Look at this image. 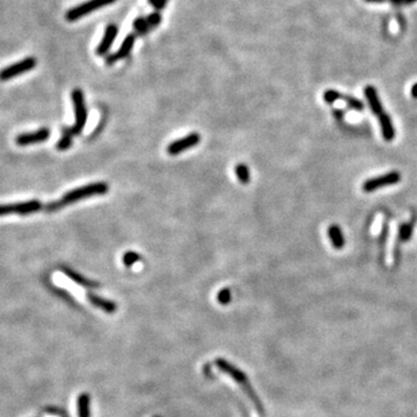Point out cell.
I'll use <instances>...</instances> for the list:
<instances>
[{
    "instance_id": "obj_22",
    "label": "cell",
    "mask_w": 417,
    "mask_h": 417,
    "mask_svg": "<svg viewBox=\"0 0 417 417\" xmlns=\"http://www.w3.org/2000/svg\"><path fill=\"white\" fill-rule=\"evenodd\" d=\"M341 96L342 94L335 90H327L324 93V100L327 102L328 104H332L338 100H341Z\"/></svg>"
},
{
    "instance_id": "obj_8",
    "label": "cell",
    "mask_w": 417,
    "mask_h": 417,
    "mask_svg": "<svg viewBox=\"0 0 417 417\" xmlns=\"http://www.w3.org/2000/svg\"><path fill=\"white\" fill-rule=\"evenodd\" d=\"M50 137V130L48 128H42L34 132L28 134H21L16 137V144L20 146H27L32 144H38V142H43L48 140Z\"/></svg>"
},
{
    "instance_id": "obj_13",
    "label": "cell",
    "mask_w": 417,
    "mask_h": 417,
    "mask_svg": "<svg viewBox=\"0 0 417 417\" xmlns=\"http://www.w3.org/2000/svg\"><path fill=\"white\" fill-rule=\"evenodd\" d=\"M379 124L382 126V137L386 142H392L395 137V129L392 123V118L386 112L382 116L379 117Z\"/></svg>"
},
{
    "instance_id": "obj_6",
    "label": "cell",
    "mask_w": 417,
    "mask_h": 417,
    "mask_svg": "<svg viewBox=\"0 0 417 417\" xmlns=\"http://www.w3.org/2000/svg\"><path fill=\"white\" fill-rule=\"evenodd\" d=\"M401 181V174L398 172H390V173L384 174L382 176H376L373 178H368L364 182L363 190L365 192H372L374 190L385 188V186L396 184Z\"/></svg>"
},
{
    "instance_id": "obj_10",
    "label": "cell",
    "mask_w": 417,
    "mask_h": 417,
    "mask_svg": "<svg viewBox=\"0 0 417 417\" xmlns=\"http://www.w3.org/2000/svg\"><path fill=\"white\" fill-rule=\"evenodd\" d=\"M134 41H136V36H134V34L128 35L126 38H124V41L122 42V46H120L118 50H117V52L107 58V64L112 65V63H115V62L126 58L128 54L131 52V50H132Z\"/></svg>"
},
{
    "instance_id": "obj_33",
    "label": "cell",
    "mask_w": 417,
    "mask_h": 417,
    "mask_svg": "<svg viewBox=\"0 0 417 417\" xmlns=\"http://www.w3.org/2000/svg\"><path fill=\"white\" fill-rule=\"evenodd\" d=\"M417 0H408V2H415Z\"/></svg>"
},
{
    "instance_id": "obj_24",
    "label": "cell",
    "mask_w": 417,
    "mask_h": 417,
    "mask_svg": "<svg viewBox=\"0 0 417 417\" xmlns=\"http://www.w3.org/2000/svg\"><path fill=\"white\" fill-rule=\"evenodd\" d=\"M140 258H142V256L137 253H134V252H128V253H126L123 256V262L126 266H134L136 262H138Z\"/></svg>"
},
{
    "instance_id": "obj_20",
    "label": "cell",
    "mask_w": 417,
    "mask_h": 417,
    "mask_svg": "<svg viewBox=\"0 0 417 417\" xmlns=\"http://www.w3.org/2000/svg\"><path fill=\"white\" fill-rule=\"evenodd\" d=\"M341 100H343L346 104L348 107L350 109H354L356 112H362L364 109V104L360 100H358L357 98L351 96V95H346L342 94Z\"/></svg>"
},
{
    "instance_id": "obj_21",
    "label": "cell",
    "mask_w": 417,
    "mask_h": 417,
    "mask_svg": "<svg viewBox=\"0 0 417 417\" xmlns=\"http://www.w3.org/2000/svg\"><path fill=\"white\" fill-rule=\"evenodd\" d=\"M236 174L241 184H248L250 181V173L248 167L244 164H238L236 167Z\"/></svg>"
},
{
    "instance_id": "obj_11",
    "label": "cell",
    "mask_w": 417,
    "mask_h": 417,
    "mask_svg": "<svg viewBox=\"0 0 417 417\" xmlns=\"http://www.w3.org/2000/svg\"><path fill=\"white\" fill-rule=\"evenodd\" d=\"M364 94L368 102V104H370V108L373 112V114L378 117V118L380 116H382L384 114H385L382 104V102H380V98L378 96V92H376V90L374 88V87L371 85L366 86L364 90Z\"/></svg>"
},
{
    "instance_id": "obj_14",
    "label": "cell",
    "mask_w": 417,
    "mask_h": 417,
    "mask_svg": "<svg viewBox=\"0 0 417 417\" xmlns=\"http://www.w3.org/2000/svg\"><path fill=\"white\" fill-rule=\"evenodd\" d=\"M87 298H88V300L90 302V304H93L95 307L104 310V312H107V313H114L115 310H117V306H116V304L114 302L107 300V299L98 297V296H96V294H87Z\"/></svg>"
},
{
    "instance_id": "obj_4",
    "label": "cell",
    "mask_w": 417,
    "mask_h": 417,
    "mask_svg": "<svg viewBox=\"0 0 417 417\" xmlns=\"http://www.w3.org/2000/svg\"><path fill=\"white\" fill-rule=\"evenodd\" d=\"M116 0H88V2L80 4V5L73 7L66 13V19L68 21H76L80 18L88 16V14L95 12V10L101 8V7L108 6L110 4H114Z\"/></svg>"
},
{
    "instance_id": "obj_17",
    "label": "cell",
    "mask_w": 417,
    "mask_h": 417,
    "mask_svg": "<svg viewBox=\"0 0 417 417\" xmlns=\"http://www.w3.org/2000/svg\"><path fill=\"white\" fill-rule=\"evenodd\" d=\"M90 395L84 393L78 398V415L79 417H90Z\"/></svg>"
},
{
    "instance_id": "obj_28",
    "label": "cell",
    "mask_w": 417,
    "mask_h": 417,
    "mask_svg": "<svg viewBox=\"0 0 417 417\" xmlns=\"http://www.w3.org/2000/svg\"><path fill=\"white\" fill-rule=\"evenodd\" d=\"M390 4H393L394 6H402L404 4H408V0H390Z\"/></svg>"
},
{
    "instance_id": "obj_9",
    "label": "cell",
    "mask_w": 417,
    "mask_h": 417,
    "mask_svg": "<svg viewBox=\"0 0 417 417\" xmlns=\"http://www.w3.org/2000/svg\"><path fill=\"white\" fill-rule=\"evenodd\" d=\"M117 34H118V28H117L116 24H109L108 27L106 28L104 38H102L101 42L98 43V49H96L98 54L104 56V54L108 52V50L112 48V43L115 42Z\"/></svg>"
},
{
    "instance_id": "obj_29",
    "label": "cell",
    "mask_w": 417,
    "mask_h": 417,
    "mask_svg": "<svg viewBox=\"0 0 417 417\" xmlns=\"http://www.w3.org/2000/svg\"><path fill=\"white\" fill-rule=\"evenodd\" d=\"M412 96L414 98H417V82L412 87Z\"/></svg>"
},
{
    "instance_id": "obj_7",
    "label": "cell",
    "mask_w": 417,
    "mask_h": 417,
    "mask_svg": "<svg viewBox=\"0 0 417 417\" xmlns=\"http://www.w3.org/2000/svg\"><path fill=\"white\" fill-rule=\"evenodd\" d=\"M200 137L198 134H190L186 137L181 138L180 140H175L172 142V144H170V146L167 148V151L172 156H176L178 153L192 148V146H196L200 142Z\"/></svg>"
},
{
    "instance_id": "obj_19",
    "label": "cell",
    "mask_w": 417,
    "mask_h": 417,
    "mask_svg": "<svg viewBox=\"0 0 417 417\" xmlns=\"http://www.w3.org/2000/svg\"><path fill=\"white\" fill-rule=\"evenodd\" d=\"M72 136L73 132L71 128H66V129H63V134H62V138L60 139L57 144V148L60 151H66L70 148V146L72 144Z\"/></svg>"
},
{
    "instance_id": "obj_2",
    "label": "cell",
    "mask_w": 417,
    "mask_h": 417,
    "mask_svg": "<svg viewBox=\"0 0 417 417\" xmlns=\"http://www.w3.org/2000/svg\"><path fill=\"white\" fill-rule=\"evenodd\" d=\"M108 190H109V186L107 184H106V182L90 184L85 186H80V188L73 189L71 190V192H66L63 197H62L60 202L63 206H68V204L76 202V200L88 198V197H92V196L104 195Z\"/></svg>"
},
{
    "instance_id": "obj_16",
    "label": "cell",
    "mask_w": 417,
    "mask_h": 417,
    "mask_svg": "<svg viewBox=\"0 0 417 417\" xmlns=\"http://www.w3.org/2000/svg\"><path fill=\"white\" fill-rule=\"evenodd\" d=\"M414 228L415 218L401 224L400 228H398V241H401V242H407V241L410 240V238L412 236V232H414Z\"/></svg>"
},
{
    "instance_id": "obj_15",
    "label": "cell",
    "mask_w": 417,
    "mask_h": 417,
    "mask_svg": "<svg viewBox=\"0 0 417 417\" xmlns=\"http://www.w3.org/2000/svg\"><path fill=\"white\" fill-rule=\"evenodd\" d=\"M63 272L70 278V280H72L73 282H76V284L82 285V286L88 288H98V283H95V282H92V280H87V278H85L84 276L80 275V274L76 272L74 270H72V269H70V268H63Z\"/></svg>"
},
{
    "instance_id": "obj_25",
    "label": "cell",
    "mask_w": 417,
    "mask_h": 417,
    "mask_svg": "<svg viewBox=\"0 0 417 417\" xmlns=\"http://www.w3.org/2000/svg\"><path fill=\"white\" fill-rule=\"evenodd\" d=\"M217 298L219 302L222 304V305H226V304L231 302V291L228 288H222V290L219 291Z\"/></svg>"
},
{
    "instance_id": "obj_27",
    "label": "cell",
    "mask_w": 417,
    "mask_h": 417,
    "mask_svg": "<svg viewBox=\"0 0 417 417\" xmlns=\"http://www.w3.org/2000/svg\"><path fill=\"white\" fill-rule=\"evenodd\" d=\"M63 206H64L62 204L60 200H58V202H51L49 204H46V206H44V210L48 211V212H54V211L60 210V208H63Z\"/></svg>"
},
{
    "instance_id": "obj_26",
    "label": "cell",
    "mask_w": 417,
    "mask_h": 417,
    "mask_svg": "<svg viewBox=\"0 0 417 417\" xmlns=\"http://www.w3.org/2000/svg\"><path fill=\"white\" fill-rule=\"evenodd\" d=\"M146 20H148V22L150 24V27H153V26H156L162 22V16L158 12L156 13H152L150 14V16L146 18Z\"/></svg>"
},
{
    "instance_id": "obj_12",
    "label": "cell",
    "mask_w": 417,
    "mask_h": 417,
    "mask_svg": "<svg viewBox=\"0 0 417 417\" xmlns=\"http://www.w3.org/2000/svg\"><path fill=\"white\" fill-rule=\"evenodd\" d=\"M328 236L332 244V247L336 250H342L346 246V238L343 236L342 230L338 225H332L328 228Z\"/></svg>"
},
{
    "instance_id": "obj_18",
    "label": "cell",
    "mask_w": 417,
    "mask_h": 417,
    "mask_svg": "<svg viewBox=\"0 0 417 417\" xmlns=\"http://www.w3.org/2000/svg\"><path fill=\"white\" fill-rule=\"evenodd\" d=\"M12 214H24V202L16 204H2L0 206V217Z\"/></svg>"
},
{
    "instance_id": "obj_32",
    "label": "cell",
    "mask_w": 417,
    "mask_h": 417,
    "mask_svg": "<svg viewBox=\"0 0 417 417\" xmlns=\"http://www.w3.org/2000/svg\"><path fill=\"white\" fill-rule=\"evenodd\" d=\"M366 2H371V4H382L385 2L386 0H365Z\"/></svg>"
},
{
    "instance_id": "obj_23",
    "label": "cell",
    "mask_w": 417,
    "mask_h": 417,
    "mask_svg": "<svg viewBox=\"0 0 417 417\" xmlns=\"http://www.w3.org/2000/svg\"><path fill=\"white\" fill-rule=\"evenodd\" d=\"M134 28L136 29V32H139V34H142V32L148 30L150 24L146 18H137L136 21L134 22Z\"/></svg>"
},
{
    "instance_id": "obj_31",
    "label": "cell",
    "mask_w": 417,
    "mask_h": 417,
    "mask_svg": "<svg viewBox=\"0 0 417 417\" xmlns=\"http://www.w3.org/2000/svg\"><path fill=\"white\" fill-rule=\"evenodd\" d=\"M168 2V0H160V2H159V7H158V10H162V8H164V6H166V4Z\"/></svg>"
},
{
    "instance_id": "obj_30",
    "label": "cell",
    "mask_w": 417,
    "mask_h": 417,
    "mask_svg": "<svg viewBox=\"0 0 417 417\" xmlns=\"http://www.w3.org/2000/svg\"><path fill=\"white\" fill-rule=\"evenodd\" d=\"M148 2L151 4V5L154 7L156 10H158V7H159V2H160V0H148Z\"/></svg>"
},
{
    "instance_id": "obj_34",
    "label": "cell",
    "mask_w": 417,
    "mask_h": 417,
    "mask_svg": "<svg viewBox=\"0 0 417 417\" xmlns=\"http://www.w3.org/2000/svg\"><path fill=\"white\" fill-rule=\"evenodd\" d=\"M156 417H159V416H156Z\"/></svg>"
},
{
    "instance_id": "obj_5",
    "label": "cell",
    "mask_w": 417,
    "mask_h": 417,
    "mask_svg": "<svg viewBox=\"0 0 417 417\" xmlns=\"http://www.w3.org/2000/svg\"><path fill=\"white\" fill-rule=\"evenodd\" d=\"M36 64H38V60H36L35 57H26L20 62H16V63L4 68L2 71H0V80H2V82H6V80L13 79L18 76L24 74L26 72L32 71V70L36 66Z\"/></svg>"
},
{
    "instance_id": "obj_3",
    "label": "cell",
    "mask_w": 417,
    "mask_h": 417,
    "mask_svg": "<svg viewBox=\"0 0 417 417\" xmlns=\"http://www.w3.org/2000/svg\"><path fill=\"white\" fill-rule=\"evenodd\" d=\"M72 102L74 106V114H76V123L71 128L73 134H79L82 132L87 122V109L85 104V98L82 90L76 88L72 90Z\"/></svg>"
},
{
    "instance_id": "obj_1",
    "label": "cell",
    "mask_w": 417,
    "mask_h": 417,
    "mask_svg": "<svg viewBox=\"0 0 417 417\" xmlns=\"http://www.w3.org/2000/svg\"><path fill=\"white\" fill-rule=\"evenodd\" d=\"M214 363L219 368V370L225 372L226 374H228L230 376H232V378L236 380V382L239 384L240 386H242L244 393H246L248 396H250V398L252 400V402L254 404L256 410H258V414L264 415V407H263L262 401L260 400L258 394L255 393L253 386L250 385V380H248L247 376L244 374L242 371L239 370V368L234 366V365H232L231 363H228V362L226 360H222V358H217Z\"/></svg>"
}]
</instances>
